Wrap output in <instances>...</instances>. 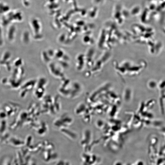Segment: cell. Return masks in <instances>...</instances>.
<instances>
[{"label":"cell","mask_w":165,"mask_h":165,"mask_svg":"<svg viewBox=\"0 0 165 165\" xmlns=\"http://www.w3.org/2000/svg\"><path fill=\"white\" fill-rule=\"evenodd\" d=\"M23 20V15L20 10H10L8 12L3 15L1 23L3 26H7L16 23L21 22Z\"/></svg>","instance_id":"cell-1"},{"label":"cell","mask_w":165,"mask_h":165,"mask_svg":"<svg viewBox=\"0 0 165 165\" xmlns=\"http://www.w3.org/2000/svg\"><path fill=\"white\" fill-rule=\"evenodd\" d=\"M9 6L6 3L0 2V14L3 15L10 10Z\"/></svg>","instance_id":"cell-2"},{"label":"cell","mask_w":165,"mask_h":165,"mask_svg":"<svg viewBox=\"0 0 165 165\" xmlns=\"http://www.w3.org/2000/svg\"><path fill=\"white\" fill-rule=\"evenodd\" d=\"M22 3L24 7H26L28 6L29 3L28 2V0H21Z\"/></svg>","instance_id":"cell-3"}]
</instances>
